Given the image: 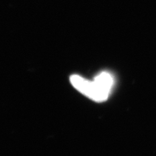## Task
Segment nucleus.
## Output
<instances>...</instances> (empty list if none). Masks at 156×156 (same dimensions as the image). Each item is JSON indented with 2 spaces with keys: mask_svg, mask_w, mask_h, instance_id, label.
<instances>
[{
  "mask_svg": "<svg viewBox=\"0 0 156 156\" xmlns=\"http://www.w3.org/2000/svg\"><path fill=\"white\" fill-rule=\"evenodd\" d=\"M70 82L79 92L96 102L106 101L110 94L97 82L87 80L79 75H72L70 77Z\"/></svg>",
  "mask_w": 156,
  "mask_h": 156,
  "instance_id": "nucleus-1",
  "label": "nucleus"
},
{
  "mask_svg": "<svg viewBox=\"0 0 156 156\" xmlns=\"http://www.w3.org/2000/svg\"><path fill=\"white\" fill-rule=\"evenodd\" d=\"M94 80L97 82L101 86H102L108 92H111L113 85H114V78L108 73L103 72L94 78Z\"/></svg>",
  "mask_w": 156,
  "mask_h": 156,
  "instance_id": "nucleus-2",
  "label": "nucleus"
}]
</instances>
